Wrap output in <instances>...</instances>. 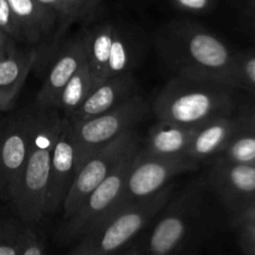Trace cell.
<instances>
[{"label": "cell", "mask_w": 255, "mask_h": 255, "mask_svg": "<svg viewBox=\"0 0 255 255\" xmlns=\"http://www.w3.org/2000/svg\"><path fill=\"white\" fill-rule=\"evenodd\" d=\"M21 29L24 41L40 44L57 25L54 15L47 12L35 0H6Z\"/></svg>", "instance_id": "2e32d148"}, {"label": "cell", "mask_w": 255, "mask_h": 255, "mask_svg": "<svg viewBox=\"0 0 255 255\" xmlns=\"http://www.w3.org/2000/svg\"><path fill=\"white\" fill-rule=\"evenodd\" d=\"M15 47H17L16 41L0 30V59L9 54V52H11Z\"/></svg>", "instance_id": "f1b7e54d"}, {"label": "cell", "mask_w": 255, "mask_h": 255, "mask_svg": "<svg viewBox=\"0 0 255 255\" xmlns=\"http://www.w3.org/2000/svg\"><path fill=\"white\" fill-rule=\"evenodd\" d=\"M254 237H255V231H254Z\"/></svg>", "instance_id": "1f68e13d"}, {"label": "cell", "mask_w": 255, "mask_h": 255, "mask_svg": "<svg viewBox=\"0 0 255 255\" xmlns=\"http://www.w3.org/2000/svg\"><path fill=\"white\" fill-rule=\"evenodd\" d=\"M92 89H94V81L87 62H85L62 89L56 110H59L64 117L71 119L84 104Z\"/></svg>", "instance_id": "ffe728a7"}, {"label": "cell", "mask_w": 255, "mask_h": 255, "mask_svg": "<svg viewBox=\"0 0 255 255\" xmlns=\"http://www.w3.org/2000/svg\"><path fill=\"white\" fill-rule=\"evenodd\" d=\"M138 94L137 81L132 72L110 77L95 86L76 114L67 119L71 124L86 121L111 111Z\"/></svg>", "instance_id": "4fadbf2b"}, {"label": "cell", "mask_w": 255, "mask_h": 255, "mask_svg": "<svg viewBox=\"0 0 255 255\" xmlns=\"http://www.w3.org/2000/svg\"><path fill=\"white\" fill-rule=\"evenodd\" d=\"M212 184L227 196H242L255 192V166L233 163L217 158L211 171Z\"/></svg>", "instance_id": "ac0fdd59"}, {"label": "cell", "mask_w": 255, "mask_h": 255, "mask_svg": "<svg viewBox=\"0 0 255 255\" xmlns=\"http://www.w3.org/2000/svg\"><path fill=\"white\" fill-rule=\"evenodd\" d=\"M85 62L84 35H79L69 40L52 60L36 96V109L56 110L62 89Z\"/></svg>", "instance_id": "7c38bea8"}, {"label": "cell", "mask_w": 255, "mask_h": 255, "mask_svg": "<svg viewBox=\"0 0 255 255\" xmlns=\"http://www.w3.org/2000/svg\"><path fill=\"white\" fill-rule=\"evenodd\" d=\"M224 85L201 77L174 75L154 99V116L157 121L189 128L224 117L228 102Z\"/></svg>", "instance_id": "277c9868"}, {"label": "cell", "mask_w": 255, "mask_h": 255, "mask_svg": "<svg viewBox=\"0 0 255 255\" xmlns=\"http://www.w3.org/2000/svg\"><path fill=\"white\" fill-rule=\"evenodd\" d=\"M232 129L233 125L226 117L214 119L197 127L187 156L199 163L212 158L229 143Z\"/></svg>", "instance_id": "e0dca14e"}, {"label": "cell", "mask_w": 255, "mask_h": 255, "mask_svg": "<svg viewBox=\"0 0 255 255\" xmlns=\"http://www.w3.org/2000/svg\"><path fill=\"white\" fill-rule=\"evenodd\" d=\"M133 61V50L129 45V41L122 34L121 30L116 27L114 40H112L111 51H110L109 62H107L106 80L110 79V77L131 72Z\"/></svg>", "instance_id": "44dd1931"}, {"label": "cell", "mask_w": 255, "mask_h": 255, "mask_svg": "<svg viewBox=\"0 0 255 255\" xmlns=\"http://www.w3.org/2000/svg\"><path fill=\"white\" fill-rule=\"evenodd\" d=\"M34 115L11 117L0 128V198L10 203L16 198L26 164Z\"/></svg>", "instance_id": "30bf717a"}, {"label": "cell", "mask_w": 255, "mask_h": 255, "mask_svg": "<svg viewBox=\"0 0 255 255\" xmlns=\"http://www.w3.org/2000/svg\"><path fill=\"white\" fill-rule=\"evenodd\" d=\"M79 171V148L71 124L64 117L61 129L54 144L50 164V182L46 212L54 214L61 211L65 198Z\"/></svg>", "instance_id": "8fae6325"}, {"label": "cell", "mask_w": 255, "mask_h": 255, "mask_svg": "<svg viewBox=\"0 0 255 255\" xmlns=\"http://www.w3.org/2000/svg\"><path fill=\"white\" fill-rule=\"evenodd\" d=\"M141 144V136L137 129H133L97 149L89 158L85 159L62 204V222L71 218L89 194L110 176L121 159Z\"/></svg>", "instance_id": "ba28073f"}, {"label": "cell", "mask_w": 255, "mask_h": 255, "mask_svg": "<svg viewBox=\"0 0 255 255\" xmlns=\"http://www.w3.org/2000/svg\"><path fill=\"white\" fill-rule=\"evenodd\" d=\"M115 29L116 26L111 22H105L82 34L86 62L94 81V87L106 80L107 62L111 51Z\"/></svg>", "instance_id": "d6986e66"}, {"label": "cell", "mask_w": 255, "mask_h": 255, "mask_svg": "<svg viewBox=\"0 0 255 255\" xmlns=\"http://www.w3.org/2000/svg\"><path fill=\"white\" fill-rule=\"evenodd\" d=\"M242 72L249 81L255 84V57L246 60L242 65Z\"/></svg>", "instance_id": "4dcf8cb0"}, {"label": "cell", "mask_w": 255, "mask_h": 255, "mask_svg": "<svg viewBox=\"0 0 255 255\" xmlns=\"http://www.w3.org/2000/svg\"><path fill=\"white\" fill-rule=\"evenodd\" d=\"M32 115L34 122L29 156L16 198L11 203L20 221L30 226L39 223L47 216L46 201L52 149L64 121L61 112L55 109H35Z\"/></svg>", "instance_id": "6da1fadb"}, {"label": "cell", "mask_w": 255, "mask_h": 255, "mask_svg": "<svg viewBox=\"0 0 255 255\" xmlns=\"http://www.w3.org/2000/svg\"><path fill=\"white\" fill-rule=\"evenodd\" d=\"M222 152H224V157L221 158L224 161L253 166V162H255V137L244 136L232 139Z\"/></svg>", "instance_id": "cb8c5ba5"}, {"label": "cell", "mask_w": 255, "mask_h": 255, "mask_svg": "<svg viewBox=\"0 0 255 255\" xmlns=\"http://www.w3.org/2000/svg\"><path fill=\"white\" fill-rule=\"evenodd\" d=\"M174 182L154 196L122 203L76 242L67 255H119L144 233L174 192Z\"/></svg>", "instance_id": "3957f363"}, {"label": "cell", "mask_w": 255, "mask_h": 255, "mask_svg": "<svg viewBox=\"0 0 255 255\" xmlns=\"http://www.w3.org/2000/svg\"><path fill=\"white\" fill-rule=\"evenodd\" d=\"M19 255H47V248L44 237L32 226Z\"/></svg>", "instance_id": "484cf974"}, {"label": "cell", "mask_w": 255, "mask_h": 255, "mask_svg": "<svg viewBox=\"0 0 255 255\" xmlns=\"http://www.w3.org/2000/svg\"><path fill=\"white\" fill-rule=\"evenodd\" d=\"M31 226L15 222L0 223V255H19Z\"/></svg>", "instance_id": "7402d4cb"}, {"label": "cell", "mask_w": 255, "mask_h": 255, "mask_svg": "<svg viewBox=\"0 0 255 255\" xmlns=\"http://www.w3.org/2000/svg\"><path fill=\"white\" fill-rule=\"evenodd\" d=\"M39 59L37 49L20 50L19 47L0 59V112L14 107L30 71Z\"/></svg>", "instance_id": "5bb4252c"}, {"label": "cell", "mask_w": 255, "mask_h": 255, "mask_svg": "<svg viewBox=\"0 0 255 255\" xmlns=\"http://www.w3.org/2000/svg\"><path fill=\"white\" fill-rule=\"evenodd\" d=\"M148 111L146 100L137 95L106 114L79 124L70 122L79 148V168L97 149L111 143L126 132L136 129L137 125L146 119Z\"/></svg>", "instance_id": "52a82bcc"}, {"label": "cell", "mask_w": 255, "mask_h": 255, "mask_svg": "<svg viewBox=\"0 0 255 255\" xmlns=\"http://www.w3.org/2000/svg\"><path fill=\"white\" fill-rule=\"evenodd\" d=\"M199 166V162L188 156H147L139 148L129 168L120 204L149 198L166 188L179 174L197 171Z\"/></svg>", "instance_id": "9c48e42d"}, {"label": "cell", "mask_w": 255, "mask_h": 255, "mask_svg": "<svg viewBox=\"0 0 255 255\" xmlns=\"http://www.w3.org/2000/svg\"><path fill=\"white\" fill-rule=\"evenodd\" d=\"M159 46L176 75L222 84L233 80V59L228 47L198 25L172 24L159 39Z\"/></svg>", "instance_id": "7a4b0ae2"}, {"label": "cell", "mask_w": 255, "mask_h": 255, "mask_svg": "<svg viewBox=\"0 0 255 255\" xmlns=\"http://www.w3.org/2000/svg\"><path fill=\"white\" fill-rule=\"evenodd\" d=\"M41 7H44L47 12L54 15L56 20H59L60 11H61V0H35Z\"/></svg>", "instance_id": "f546056e"}, {"label": "cell", "mask_w": 255, "mask_h": 255, "mask_svg": "<svg viewBox=\"0 0 255 255\" xmlns=\"http://www.w3.org/2000/svg\"><path fill=\"white\" fill-rule=\"evenodd\" d=\"M139 148L141 146L128 152L110 176L89 194L74 216L62 222L57 232V239L62 244L76 243L116 209L121 202L131 164Z\"/></svg>", "instance_id": "5b68a950"}, {"label": "cell", "mask_w": 255, "mask_h": 255, "mask_svg": "<svg viewBox=\"0 0 255 255\" xmlns=\"http://www.w3.org/2000/svg\"><path fill=\"white\" fill-rule=\"evenodd\" d=\"M96 4L97 0H61V11L57 20L54 45L57 44L60 37L65 34L66 29L72 22L86 16Z\"/></svg>", "instance_id": "603a6c76"}, {"label": "cell", "mask_w": 255, "mask_h": 255, "mask_svg": "<svg viewBox=\"0 0 255 255\" xmlns=\"http://www.w3.org/2000/svg\"><path fill=\"white\" fill-rule=\"evenodd\" d=\"M146 232H144L142 236H139L138 238L126 249V251L122 252V253L119 255H147Z\"/></svg>", "instance_id": "83f0119b"}, {"label": "cell", "mask_w": 255, "mask_h": 255, "mask_svg": "<svg viewBox=\"0 0 255 255\" xmlns=\"http://www.w3.org/2000/svg\"><path fill=\"white\" fill-rule=\"evenodd\" d=\"M199 189L183 191L172 198L146 232L147 255H181L199 216Z\"/></svg>", "instance_id": "8992f818"}, {"label": "cell", "mask_w": 255, "mask_h": 255, "mask_svg": "<svg viewBox=\"0 0 255 255\" xmlns=\"http://www.w3.org/2000/svg\"><path fill=\"white\" fill-rule=\"evenodd\" d=\"M177 7L186 11L202 12L208 9L211 0H173Z\"/></svg>", "instance_id": "4316f807"}, {"label": "cell", "mask_w": 255, "mask_h": 255, "mask_svg": "<svg viewBox=\"0 0 255 255\" xmlns=\"http://www.w3.org/2000/svg\"><path fill=\"white\" fill-rule=\"evenodd\" d=\"M0 30L16 42L24 41L21 29L6 0H0Z\"/></svg>", "instance_id": "d4e9b609"}, {"label": "cell", "mask_w": 255, "mask_h": 255, "mask_svg": "<svg viewBox=\"0 0 255 255\" xmlns=\"http://www.w3.org/2000/svg\"><path fill=\"white\" fill-rule=\"evenodd\" d=\"M194 132L196 128L157 121L141 144V152L156 157L187 156Z\"/></svg>", "instance_id": "9a60e30c"}]
</instances>
